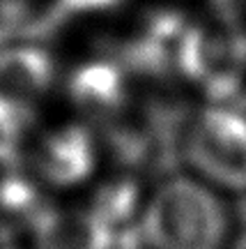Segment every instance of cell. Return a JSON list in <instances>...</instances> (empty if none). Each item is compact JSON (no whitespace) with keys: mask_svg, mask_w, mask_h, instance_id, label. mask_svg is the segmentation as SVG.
I'll return each instance as SVG.
<instances>
[{"mask_svg":"<svg viewBox=\"0 0 246 249\" xmlns=\"http://www.w3.org/2000/svg\"><path fill=\"white\" fill-rule=\"evenodd\" d=\"M226 231L219 196L191 178L164 182L141 217L143 242L152 249H223Z\"/></svg>","mask_w":246,"mask_h":249,"instance_id":"obj_1","label":"cell"},{"mask_svg":"<svg viewBox=\"0 0 246 249\" xmlns=\"http://www.w3.org/2000/svg\"><path fill=\"white\" fill-rule=\"evenodd\" d=\"M177 70L212 97H228L246 76V33L228 12L212 21L186 23Z\"/></svg>","mask_w":246,"mask_h":249,"instance_id":"obj_2","label":"cell"},{"mask_svg":"<svg viewBox=\"0 0 246 249\" xmlns=\"http://www.w3.org/2000/svg\"><path fill=\"white\" fill-rule=\"evenodd\" d=\"M186 160L212 182L246 189V116L232 108H207L184 136Z\"/></svg>","mask_w":246,"mask_h":249,"instance_id":"obj_3","label":"cell"},{"mask_svg":"<svg viewBox=\"0 0 246 249\" xmlns=\"http://www.w3.org/2000/svg\"><path fill=\"white\" fill-rule=\"evenodd\" d=\"M53 81V60L35 46L0 53V136H14L35 116Z\"/></svg>","mask_w":246,"mask_h":249,"instance_id":"obj_4","label":"cell"},{"mask_svg":"<svg viewBox=\"0 0 246 249\" xmlns=\"http://www.w3.org/2000/svg\"><path fill=\"white\" fill-rule=\"evenodd\" d=\"M95 143L85 127L65 124L44 134L37 143L33 166L39 178L55 187L79 185L95 169Z\"/></svg>","mask_w":246,"mask_h":249,"instance_id":"obj_5","label":"cell"},{"mask_svg":"<svg viewBox=\"0 0 246 249\" xmlns=\"http://www.w3.org/2000/svg\"><path fill=\"white\" fill-rule=\"evenodd\" d=\"M35 249H117L113 231L95 210L39 208L33 219Z\"/></svg>","mask_w":246,"mask_h":249,"instance_id":"obj_6","label":"cell"},{"mask_svg":"<svg viewBox=\"0 0 246 249\" xmlns=\"http://www.w3.org/2000/svg\"><path fill=\"white\" fill-rule=\"evenodd\" d=\"M69 92L85 113L108 120L127 107V76L113 62H92L71 76Z\"/></svg>","mask_w":246,"mask_h":249,"instance_id":"obj_7","label":"cell"},{"mask_svg":"<svg viewBox=\"0 0 246 249\" xmlns=\"http://www.w3.org/2000/svg\"><path fill=\"white\" fill-rule=\"evenodd\" d=\"M0 249H18L16 238H14L12 229L2 222H0Z\"/></svg>","mask_w":246,"mask_h":249,"instance_id":"obj_8","label":"cell"},{"mask_svg":"<svg viewBox=\"0 0 246 249\" xmlns=\"http://www.w3.org/2000/svg\"><path fill=\"white\" fill-rule=\"evenodd\" d=\"M230 249H246V224H244V229L239 231V235L235 238V242H232Z\"/></svg>","mask_w":246,"mask_h":249,"instance_id":"obj_9","label":"cell"}]
</instances>
